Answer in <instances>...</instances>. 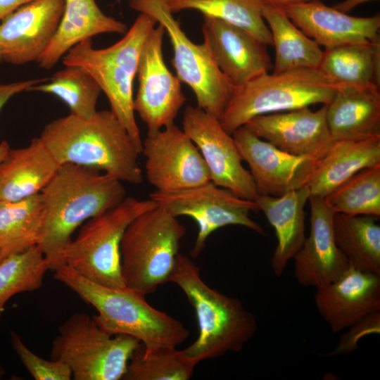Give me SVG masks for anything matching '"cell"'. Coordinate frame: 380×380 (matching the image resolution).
I'll return each instance as SVG.
<instances>
[{
  "mask_svg": "<svg viewBox=\"0 0 380 380\" xmlns=\"http://www.w3.org/2000/svg\"><path fill=\"white\" fill-rule=\"evenodd\" d=\"M157 206L150 198L126 197L120 204L83 224L64 251L65 264L96 284L122 288L120 243L128 225Z\"/></svg>",
  "mask_w": 380,
  "mask_h": 380,
  "instance_id": "cell-9",
  "label": "cell"
},
{
  "mask_svg": "<svg viewBox=\"0 0 380 380\" xmlns=\"http://www.w3.org/2000/svg\"><path fill=\"white\" fill-rule=\"evenodd\" d=\"M336 213L380 216V164L363 169L324 198Z\"/></svg>",
  "mask_w": 380,
  "mask_h": 380,
  "instance_id": "cell-34",
  "label": "cell"
},
{
  "mask_svg": "<svg viewBox=\"0 0 380 380\" xmlns=\"http://www.w3.org/2000/svg\"><path fill=\"white\" fill-rule=\"evenodd\" d=\"M5 372L3 367L0 365V379L4 376Z\"/></svg>",
  "mask_w": 380,
  "mask_h": 380,
  "instance_id": "cell-43",
  "label": "cell"
},
{
  "mask_svg": "<svg viewBox=\"0 0 380 380\" xmlns=\"http://www.w3.org/2000/svg\"><path fill=\"white\" fill-rule=\"evenodd\" d=\"M9 148L10 146L6 141H2L0 143V163Z\"/></svg>",
  "mask_w": 380,
  "mask_h": 380,
  "instance_id": "cell-42",
  "label": "cell"
},
{
  "mask_svg": "<svg viewBox=\"0 0 380 380\" xmlns=\"http://www.w3.org/2000/svg\"><path fill=\"white\" fill-rule=\"evenodd\" d=\"M35 0H0V21L20 7Z\"/></svg>",
  "mask_w": 380,
  "mask_h": 380,
  "instance_id": "cell-39",
  "label": "cell"
},
{
  "mask_svg": "<svg viewBox=\"0 0 380 380\" xmlns=\"http://www.w3.org/2000/svg\"><path fill=\"white\" fill-rule=\"evenodd\" d=\"M129 6L153 17L167 34L177 77L194 91L197 106L222 118L236 88L220 72L203 43L192 42L173 16L166 0H127Z\"/></svg>",
  "mask_w": 380,
  "mask_h": 380,
  "instance_id": "cell-10",
  "label": "cell"
},
{
  "mask_svg": "<svg viewBox=\"0 0 380 380\" xmlns=\"http://www.w3.org/2000/svg\"><path fill=\"white\" fill-rule=\"evenodd\" d=\"M343 333L334 350L327 356L346 355L355 351L358 341L365 336L380 332V311L369 315L353 324Z\"/></svg>",
  "mask_w": 380,
  "mask_h": 380,
  "instance_id": "cell-37",
  "label": "cell"
},
{
  "mask_svg": "<svg viewBox=\"0 0 380 380\" xmlns=\"http://www.w3.org/2000/svg\"><path fill=\"white\" fill-rule=\"evenodd\" d=\"M232 136L242 160L250 167L258 195L280 196L307 186L319 162L285 152L245 126Z\"/></svg>",
  "mask_w": 380,
  "mask_h": 380,
  "instance_id": "cell-15",
  "label": "cell"
},
{
  "mask_svg": "<svg viewBox=\"0 0 380 380\" xmlns=\"http://www.w3.org/2000/svg\"><path fill=\"white\" fill-rule=\"evenodd\" d=\"M370 1L373 0H343L334 7L341 12L348 13L359 5Z\"/></svg>",
  "mask_w": 380,
  "mask_h": 380,
  "instance_id": "cell-40",
  "label": "cell"
},
{
  "mask_svg": "<svg viewBox=\"0 0 380 380\" xmlns=\"http://www.w3.org/2000/svg\"><path fill=\"white\" fill-rule=\"evenodd\" d=\"M169 281L182 289L196 315L198 337L183 350L196 362L239 352L255 334L253 314L239 299L209 286L186 255L178 254Z\"/></svg>",
  "mask_w": 380,
  "mask_h": 380,
  "instance_id": "cell-4",
  "label": "cell"
},
{
  "mask_svg": "<svg viewBox=\"0 0 380 380\" xmlns=\"http://www.w3.org/2000/svg\"><path fill=\"white\" fill-rule=\"evenodd\" d=\"M58 163L99 169L122 182L143 181L140 151L127 129L110 110L90 118L70 113L45 125L39 137Z\"/></svg>",
  "mask_w": 380,
  "mask_h": 380,
  "instance_id": "cell-2",
  "label": "cell"
},
{
  "mask_svg": "<svg viewBox=\"0 0 380 380\" xmlns=\"http://www.w3.org/2000/svg\"><path fill=\"white\" fill-rule=\"evenodd\" d=\"M185 227L160 206L137 216L120 243L121 273L126 287L144 296L170 280Z\"/></svg>",
  "mask_w": 380,
  "mask_h": 380,
  "instance_id": "cell-6",
  "label": "cell"
},
{
  "mask_svg": "<svg viewBox=\"0 0 380 380\" xmlns=\"http://www.w3.org/2000/svg\"><path fill=\"white\" fill-rule=\"evenodd\" d=\"M27 91L53 94L68 106L71 114L83 118H90L96 114L97 101L101 92L91 74L77 65L65 66L44 83L37 84Z\"/></svg>",
  "mask_w": 380,
  "mask_h": 380,
  "instance_id": "cell-32",
  "label": "cell"
},
{
  "mask_svg": "<svg viewBox=\"0 0 380 380\" xmlns=\"http://www.w3.org/2000/svg\"><path fill=\"white\" fill-rule=\"evenodd\" d=\"M127 31L126 24L106 15L95 0H64L58 28L37 63L41 68L50 69L82 41L100 34Z\"/></svg>",
  "mask_w": 380,
  "mask_h": 380,
  "instance_id": "cell-24",
  "label": "cell"
},
{
  "mask_svg": "<svg viewBox=\"0 0 380 380\" xmlns=\"http://www.w3.org/2000/svg\"><path fill=\"white\" fill-rule=\"evenodd\" d=\"M141 344L129 335L112 336L93 317L75 312L59 327L51 357L65 363L75 380H119Z\"/></svg>",
  "mask_w": 380,
  "mask_h": 380,
  "instance_id": "cell-8",
  "label": "cell"
},
{
  "mask_svg": "<svg viewBox=\"0 0 380 380\" xmlns=\"http://www.w3.org/2000/svg\"><path fill=\"white\" fill-rule=\"evenodd\" d=\"M147 181L160 192H174L210 182L208 169L192 140L175 123L148 131L142 141Z\"/></svg>",
  "mask_w": 380,
  "mask_h": 380,
  "instance_id": "cell-12",
  "label": "cell"
},
{
  "mask_svg": "<svg viewBox=\"0 0 380 380\" xmlns=\"http://www.w3.org/2000/svg\"><path fill=\"white\" fill-rule=\"evenodd\" d=\"M380 164V137L333 141L308 184L310 195L325 198L359 171Z\"/></svg>",
  "mask_w": 380,
  "mask_h": 380,
  "instance_id": "cell-26",
  "label": "cell"
},
{
  "mask_svg": "<svg viewBox=\"0 0 380 380\" xmlns=\"http://www.w3.org/2000/svg\"><path fill=\"white\" fill-rule=\"evenodd\" d=\"M197 364L176 347L146 349L141 344L129 360L125 377L129 380H189Z\"/></svg>",
  "mask_w": 380,
  "mask_h": 380,
  "instance_id": "cell-33",
  "label": "cell"
},
{
  "mask_svg": "<svg viewBox=\"0 0 380 380\" xmlns=\"http://www.w3.org/2000/svg\"><path fill=\"white\" fill-rule=\"evenodd\" d=\"M281 8L308 37L325 49L379 41V13L370 17L352 16L320 0Z\"/></svg>",
  "mask_w": 380,
  "mask_h": 380,
  "instance_id": "cell-21",
  "label": "cell"
},
{
  "mask_svg": "<svg viewBox=\"0 0 380 380\" xmlns=\"http://www.w3.org/2000/svg\"><path fill=\"white\" fill-rule=\"evenodd\" d=\"M182 129L199 150L211 182L241 198L256 199L258 194L250 171L243 166L232 136L223 129L217 118L197 106H187Z\"/></svg>",
  "mask_w": 380,
  "mask_h": 380,
  "instance_id": "cell-13",
  "label": "cell"
},
{
  "mask_svg": "<svg viewBox=\"0 0 380 380\" xmlns=\"http://www.w3.org/2000/svg\"><path fill=\"white\" fill-rule=\"evenodd\" d=\"M310 196L305 186L280 196L258 195L255 200L275 231L277 243L270 265L277 277L283 274L306 238L304 208Z\"/></svg>",
  "mask_w": 380,
  "mask_h": 380,
  "instance_id": "cell-25",
  "label": "cell"
},
{
  "mask_svg": "<svg viewBox=\"0 0 380 380\" xmlns=\"http://www.w3.org/2000/svg\"><path fill=\"white\" fill-rule=\"evenodd\" d=\"M203 44L215 65L236 89L272 68L265 44L241 27L203 15Z\"/></svg>",
  "mask_w": 380,
  "mask_h": 380,
  "instance_id": "cell-16",
  "label": "cell"
},
{
  "mask_svg": "<svg viewBox=\"0 0 380 380\" xmlns=\"http://www.w3.org/2000/svg\"><path fill=\"white\" fill-rule=\"evenodd\" d=\"M343 85L319 68L268 72L236 89L220 122L232 135L258 115L328 105Z\"/></svg>",
  "mask_w": 380,
  "mask_h": 380,
  "instance_id": "cell-7",
  "label": "cell"
},
{
  "mask_svg": "<svg viewBox=\"0 0 380 380\" xmlns=\"http://www.w3.org/2000/svg\"><path fill=\"white\" fill-rule=\"evenodd\" d=\"M327 105L258 115L243 126L258 137L292 155L320 160L333 140L326 118Z\"/></svg>",
  "mask_w": 380,
  "mask_h": 380,
  "instance_id": "cell-17",
  "label": "cell"
},
{
  "mask_svg": "<svg viewBox=\"0 0 380 380\" xmlns=\"http://www.w3.org/2000/svg\"><path fill=\"white\" fill-rule=\"evenodd\" d=\"M314 300L333 334L380 311V276L352 267L336 280L316 289Z\"/></svg>",
  "mask_w": 380,
  "mask_h": 380,
  "instance_id": "cell-20",
  "label": "cell"
},
{
  "mask_svg": "<svg viewBox=\"0 0 380 380\" xmlns=\"http://www.w3.org/2000/svg\"><path fill=\"white\" fill-rule=\"evenodd\" d=\"M11 341L13 350L35 380H70L72 379L69 367L64 362L40 357L30 350L13 331L11 333Z\"/></svg>",
  "mask_w": 380,
  "mask_h": 380,
  "instance_id": "cell-36",
  "label": "cell"
},
{
  "mask_svg": "<svg viewBox=\"0 0 380 380\" xmlns=\"http://www.w3.org/2000/svg\"><path fill=\"white\" fill-rule=\"evenodd\" d=\"M2 61V59H1V55H0V63Z\"/></svg>",
  "mask_w": 380,
  "mask_h": 380,
  "instance_id": "cell-45",
  "label": "cell"
},
{
  "mask_svg": "<svg viewBox=\"0 0 380 380\" xmlns=\"http://www.w3.org/2000/svg\"><path fill=\"white\" fill-rule=\"evenodd\" d=\"M48 79H35L25 81L14 82L9 84H0V110L7 101L14 95L28 89L37 84L44 82Z\"/></svg>",
  "mask_w": 380,
  "mask_h": 380,
  "instance_id": "cell-38",
  "label": "cell"
},
{
  "mask_svg": "<svg viewBox=\"0 0 380 380\" xmlns=\"http://www.w3.org/2000/svg\"><path fill=\"white\" fill-rule=\"evenodd\" d=\"M3 259L2 253L0 249V261Z\"/></svg>",
  "mask_w": 380,
  "mask_h": 380,
  "instance_id": "cell-44",
  "label": "cell"
},
{
  "mask_svg": "<svg viewBox=\"0 0 380 380\" xmlns=\"http://www.w3.org/2000/svg\"><path fill=\"white\" fill-rule=\"evenodd\" d=\"M170 10L192 9L246 30L265 45L272 46V36L259 0H166Z\"/></svg>",
  "mask_w": 380,
  "mask_h": 380,
  "instance_id": "cell-31",
  "label": "cell"
},
{
  "mask_svg": "<svg viewBox=\"0 0 380 380\" xmlns=\"http://www.w3.org/2000/svg\"><path fill=\"white\" fill-rule=\"evenodd\" d=\"M60 164L39 137L9 148L0 163V200L15 201L41 193Z\"/></svg>",
  "mask_w": 380,
  "mask_h": 380,
  "instance_id": "cell-23",
  "label": "cell"
},
{
  "mask_svg": "<svg viewBox=\"0 0 380 380\" xmlns=\"http://www.w3.org/2000/svg\"><path fill=\"white\" fill-rule=\"evenodd\" d=\"M122 181L99 169L61 164L42 189L44 216L37 246L49 270L65 264L64 251L77 227L120 204L127 196Z\"/></svg>",
  "mask_w": 380,
  "mask_h": 380,
  "instance_id": "cell-1",
  "label": "cell"
},
{
  "mask_svg": "<svg viewBox=\"0 0 380 380\" xmlns=\"http://www.w3.org/2000/svg\"><path fill=\"white\" fill-rule=\"evenodd\" d=\"M263 4H269L278 7H284L289 5L308 2L313 0H259Z\"/></svg>",
  "mask_w": 380,
  "mask_h": 380,
  "instance_id": "cell-41",
  "label": "cell"
},
{
  "mask_svg": "<svg viewBox=\"0 0 380 380\" xmlns=\"http://www.w3.org/2000/svg\"><path fill=\"white\" fill-rule=\"evenodd\" d=\"M64 0H35L0 23V55L15 65L39 60L59 25Z\"/></svg>",
  "mask_w": 380,
  "mask_h": 380,
  "instance_id": "cell-18",
  "label": "cell"
},
{
  "mask_svg": "<svg viewBox=\"0 0 380 380\" xmlns=\"http://www.w3.org/2000/svg\"><path fill=\"white\" fill-rule=\"evenodd\" d=\"M319 69L341 84L379 87L380 41L325 49Z\"/></svg>",
  "mask_w": 380,
  "mask_h": 380,
  "instance_id": "cell-29",
  "label": "cell"
},
{
  "mask_svg": "<svg viewBox=\"0 0 380 380\" xmlns=\"http://www.w3.org/2000/svg\"><path fill=\"white\" fill-rule=\"evenodd\" d=\"M375 218L336 213L333 228L336 243L349 265L380 276V226Z\"/></svg>",
  "mask_w": 380,
  "mask_h": 380,
  "instance_id": "cell-28",
  "label": "cell"
},
{
  "mask_svg": "<svg viewBox=\"0 0 380 380\" xmlns=\"http://www.w3.org/2000/svg\"><path fill=\"white\" fill-rule=\"evenodd\" d=\"M149 198L172 215L187 216L196 222L198 230L190 251L194 258L201 254L210 235L223 227L239 225L265 234L250 217L251 212L260 210L255 201L241 198L211 182L174 192L154 191Z\"/></svg>",
  "mask_w": 380,
  "mask_h": 380,
  "instance_id": "cell-11",
  "label": "cell"
},
{
  "mask_svg": "<svg viewBox=\"0 0 380 380\" xmlns=\"http://www.w3.org/2000/svg\"><path fill=\"white\" fill-rule=\"evenodd\" d=\"M48 270V262L37 245L4 257L0 261V317L13 296L39 289Z\"/></svg>",
  "mask_w": 380,
  "mask_h": 380,
  "instance_id": "cell-35",
  "label": "cell"
},
{
  "mask_svg": "<svg viewBox=\"0 0 380 380\" xmlns=\"http://www.w3.org/2000/svg\"><path fill=\"white\" fill-rule=\"evenodd\" d=\"M310 232L293 257L298 284L315 289L336 280L350 267L334 235V212L324 198L310 196Z\"/></svg>",
  "mask_w": 380,
  "mask_h": 380,
  "instance_id": "cell-19",
  "label": "cell"
},
{
  "mask_svg": "<svg viewBox=\"0 0 380 380\" xmlns=\"http://www.w3.org/2000/svg\"><path fill=\"white\" fill-rule=\"evenodd\" d=\"M165 28L158 23L142 48L137 67V92L133 108L148 131L175 123L186 102L181 81L167 68L163 58Z\"/></svg>",
  "mask_w": 380,
  "mask_h": 380,
  "instance_id": "cell-14",
  "label": "cell"
},
{
  "mask_svg": "<svg viewBox=\"0 0 380 380\" xmlns=\"http://www.w3.org/2000/svg\"><path fill=\"white\" fill-rule=\"evenodd\" d=\"M158 23L139 13L125 36L113 45L96 49L91 39L82 41L62 58L65 66L86 69L106 96L110 110L128 132L141 153L142 140L133 108V84L144 44Z\"/></svg>",
  "mask_w": 380,
  "mask_h": 380,
  "instance_id": "cell-5",
  "label": "cell"
},
{
  "mask_svg": "<svg viewBox=\"0 0 380 380\" xmlns=\"http://www.w3.org/2000/svg\"><path fill=\"white\" fill-rule=\"evenodd\" d=\"M44 216L41 193L15 201L0 200V249L3 258L37 245Z\"/></svg>",
  "mask_w": 380,
  "mask_h": 380,
  "instance_id": "cell-30",
  "label": "cell"
},
{
  "mask_svg": "<svg viewBox=\"0 0 380 380\" xmlns=\"http://www.w3.org/2000/svg\"><path fill=\"white\" fill-rule=\"evenodd\" d=\"M262 13L274 47L273 73L319 68L323 55L319 45L299 29L280 7L262 4Z\"/></svg>",
  "mask_w": 380,
  "mask_h": 380,
  "instance_id": "cell-27",
  "label": "cell"
},
{
  "mask_svg": "<svg viewBox=\"0 0 380 380\" xmlns=\"http://www.w3.org/2000/svg\"><path fill=\"white\" fill-rule=\"evenodd\" d=\"M54 278L92 305L97 311L94 319L112 336H132L146 349L177 347L189 336V331L179 321L151 306L146 296L126 286L110 288L96 284L66 265L54 272Z\"/></svg>",
  "mask_w": 380,
  "mask_h": 380,
  "instance_id": "cell-3",
  "label": "cell"
},
{
  "mask_svg": "<svg viewBox=\"0 0 380 380\" xmlns=\"http://www.w3.org/2000/svg\"><path fill=\"white\" fill-rule=\"evenodd\" d=\"M333 141L380 137V91L376 84L342 86L327 105Z\"/></svg>",
  "mask_w": 380,
  "mask_h": 380,
  "instance_id": "cell-22",
  "label": "cell"
}]
</instances>
